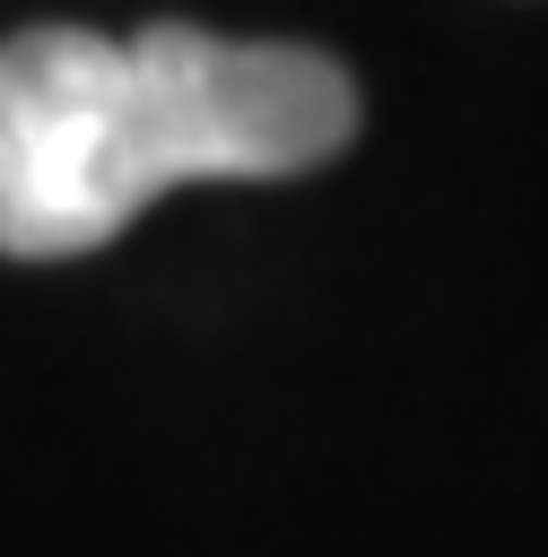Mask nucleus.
<instances>
[{
	"mask_svg": "<svg viewBox=\"0 0 548 557\" xmlns=\"http://www.w3.org/2000/svg\"><path fill=\"white\" fill-rule=\"evenodd\" d=\"M357 139V78L313 44H226L183 17L130 44L26 26L0 44V252L113 244L174 183H287Z\"/></svg>",
	"mask_w": 548,
	"mask_h": 557,
	"instance_id": "obj_1",
	"label": "nucleus"
}]
</instances>
